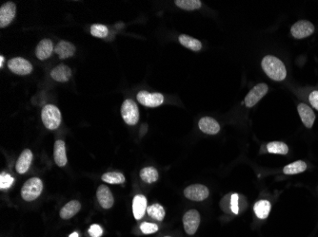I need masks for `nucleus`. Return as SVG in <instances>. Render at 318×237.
Listing matches in <instances>:
<instances>
[{
    "mask_svg": "<svg viewBox=\"0 0 318 237\" xmlns=\"http://www.w3.org/2000/svg\"><path fill=\"white\" fill-rule=\"evenodd\" d=\"M3 64H4V56L1 55V56H0V68L3 67Z\"/></svg>",
    "mask_w": 318,
    "mask_h": 237,
    "instance_id": "e433bc0d",
    "label": "nucleus"
},
{
    "mask_svg": "<svg viewBox=\"0 0 318 237\" xmlns=\"http://www.w3.org/2000/svg\"><path fill=\"white\" fill-rule=\"evenodd\" d=\"M183 225L185 232L189 236H193L200 225V214L196 210H190L184 214Z\"/></svg>",
    "mask_w": 318,
    "mask_h": 237,
    "instance_id": "0eeeda50",
    "label": "nucleus"
},
{
    "mask_svg": "<svg viewBox=\"0 0 318 237\" xmlns=\"http://www.w3.org/2000/svg\"><path fill=\"white\" fill-rule=\"evenodd\" d=\"M52 78L59 83L68 82L72 76V70L66 65H59L51 72Z\"/></svg>",
    "mask_w": 318,
    "mask_h": 237,
    "instance_id": "f3484780",
    "label": "nucleus"
},
{
    "mask_svg": "<svg viewBox=\"0 0 318 237\" xmlns=\"http://www.w3.org/2000/svg\"><path fill=\"white\" fill-rule=\"evenodd\" d=\"M315 32V26L307 20H300L294 24L291 29L292 36L296 39H303L311 36Z\"/></svg>",
    "mask_w": 318,
    "mask_h": 237,
    "instance_id": "9d476101",
    "label": "nucleus"
},
{
    "mask_svg": "<svg viewBox=\"0 0 318 237\" xmlns=\"http://www.w3.org/2000/svg\"><path fill=\"white\" fill-rule=\"evenodd\" d=\"M89 235L92 237H100L103 235V230L99 225H92L89 229Z\"/></svg>",
    "mask_w": 318,
    "mask_h": 237,
    "instance_id": "72a5a7b5",
    "label": "nucleus"
},
{
    "mask_svg": "<svg viewBox=\"0 0 318 237\" xmlns=\"http://www.w3.org/2000/svg\"><path fill=\"white\" fill-rule=\"evenodd\" d=\"M238 202H239V196L237 194H233L231 197V210H232V213L234 214L239 213Z\"/></svg>",
    "mask_w": 318,
    "mask_h": 237,
    "instance_id": "473e14b6",
    "label": "nucleus"
},
{
    "mask_svg": "<svg viewBox=\"0 0 318 237\" xmlns=\"http://www.w3.org/2000/svg\"><path fill=\"white\" fill-rule=\"evenodd\" d=\"M91 35L95 37H98V38H105L108 36L109 31L108 28L105 25H101V24H94L91 27Z\"/></svg>",
    "mask_w": 318,
    "mask_h": 237,
    "instance_id": "c756f323",
    "label": "nucleus"
},
{
    "mask_svg": "<svg viewBox=\"0 0 318 237\" xmlns=\"http://www.w3.org/2000/svg\"><path fill=\"white\" fill-rule=\"evenodd\" d=\"M147 198L142 195H137L133 200V213L135 219L140 220L147 211Z\"/></svg>",
    "mask_w": 318,
    "mask_h": 237,
    "instance_id": "dca6fc26",
    "label": "nucleus"
},
{
    "mask_svg": "<svg viewBox=\"0 0 318 237\" xmlns=\"http://www.w3.org/2000/svg\"><path fill=\"white\" fill-rule=\"evenodd\" d=\"M309 100H310V103L314 107V108H316L318 110V90L313 91L309 96Z\"/></svg>",
    "mask_w": 318,
    "mask_h": 237,
    "instance_id": "f704fd0d",
    "label": "nucleus"
},
{
    "mask_svg": "<svg viewBox=\"0 0 318 237\" xmlns=\"http://www.w3.org/2000/svg\"><path fill=\"white\" fill-rule=\"evenodd\" d=\"M79 237V236H78L77 233H73L72 235H70V237Z\"/></svg>",
    "mask_w": 318,
    "mask_h": 237,
    "instance_id": "4c0bfd02",
    "label": "nucleus"
},
{
    "mask_svg": "<svg viewBox=\"0 0 318 237\" xmlns=\"http://www.w3.org/2000/svg\"></svg>",
    "mask_w": 318,
    "mask_h": 237,
    "instance_id": "58836bf2",
    "label": "nucleus"
},
{
    "mask_svg": "<svg viewBox=\"0 0 318 237\" xmlns=\"http://www.w3.org/2000/svg\"><path fill=\"white\" fill-rule=\"evenodd\" d=\"M140 230L144 235H151V234H155L159 231V226L156 225L154 223L144 222L140 226Z\"/></svg>",
    "mask_w": 318,
    "mask_h": 237,
    "instance_id": "2f4dec72",
    "label": "nucleus"
},
{
    "mask_svg": "<svg viewBox=\"0 0 318 237\" xmlns=\"http://www.w3.org/2000/svg\"><path fill=\"white\" fill-rule=\"evenodd\" d=\"M9 70L18 75H28L33 71V66L28 60L15 57L8 62Z\"/></svg>",
    "mask_w": 318,
    "mask_h": 237,
    "instance_id": "1a4fd4ad",
    "label": "nucleus"
},
{
    "mask_svg": "<svg viewBox=\"0 0 318 237\" xmlns=\"http://www.w3.org/2000/svg\"><path fill=\"white\" fill-rule=\"evenodd\" d=\"M297 110L303 124L308 128H312L316 120V115L313 109H311V107H308L305 104H300L297 107Z\"/></svg>",
    "mask_w": 318,
    "mask_h": 237,
    "instance_id": "2eb2a0df",
    "label": "nucleus"
},
{
    "mask_svg": "<svg viewBox=\"0 0 318 237\" xmlns=\"http://www.w3.org/2000/svg\"><path fill=\"white\" fill-rule=\"evenodd\" d=\"M54 51L60 59H67L74 55L75 52V47L72 43L65 40H61L54 47Z\"/></svg>",
    "mask_w": 318,
    "mask_h": 237,
    "instance_id": "6ab92c4d",
    "label": "nucleus"
},
{
    "mask_svg": "<svg viewBox=\"0 0 318 237\" xmlns=\"http://www.w3.org/2000/svg\"><path fill=\"white\" fill-rule=\"evenodd\" d=\"M147 213L152 218L158 221H162L166 214L164 208L160 204H153L150 207H148Z\"/></svg>",
    "mask_w": 318,
    "mask_h": 237,
    "instance_id": "cd10ccee",
    "label": "nucleus"
},
{
    "mask_svg": "<svg viewBox=\"0 0 318 237\" xmlns=\"http://www.w3.org/2000/svg\"><path fill=\"white\" fill-rule=\"evenodd\" d=\"M174 3L177 7L186 11H195L202 6L200 0H175Z\"/></svg>",
    "mask_w": 318,
    "mask_h": 237,
    "instance_id": "bb28decb",
    "label": "nucleus"
},
{
    "mask_svg": "<svg viewBox=\"0 0 318 237\" xmlns=\"http://www.w3.org/2000/svg\"><path fill=\"white\" fill-rule=\"evenodd\" d=\"M53 156L55 163L59 167H63L67 164L68 158L66 155V144L63 141H56L54 143Z\"/></svg>",
    "mask_w": 318,
    "mask_h": 237,
    "instance_id": "aec40b11",
    "label": "nucleus"
},
{
    "mask_svg": "<svg viewBox=\"0 0 318 237\" xmlns=\"http://www.w3.org/2000/svg\"><path fill=\"white\" fill-rule=\"evenodd\" d=\"M271 205L268 200H259L254 206V211L259 219H266L269 216Z\"/></svg>",
    "mask_w": 318,
    "mask_h": 237,
    "instance_id": "4be33fe9",
    "label": "nucleus"
},
{
    "mask_svg": "<svg viewBox=\"0 0 318 237\" xmlns=\"http://www.w3.org/2000/svg\"><path fill=\"white\" fill-rule=\"evenodd\" d=\"M137 101L144 107H158L164 103V96L161 93H150L148 91H140L137 96Z\"/></svg>",
    "mask_w": 318,
    "mask_h": 237,
    "instance_id": "6e6552de",
    "label": "nucleus"
},
{
    "mask_svg": "<svg viewBox=\"0 0 318 237\" xmlns=\"http://www.w3.org/2000/svg\"><path fill=\"white\" fill-rule=\"evenodd\" d=\"M14 179L8 173L2 172L0 175V189L5 190L10 188L13 183Z\"/></svg>",
    "mask_w": 318,
    "mask_h": 237,
    "instance_id": "7c9ffc66",
    "label": "nucleus"
},
{
    "mask_svg": "<svg viewBox=\"0 0 318 237\" xmlns=\"http://www.w3.org/2000/svg\"><path fill=\"white\" fill-rule=\"evenodd\" d=\"M54 47L53 41L50 39H43L39 42L36 48V55L39 60H46L50 58L53 54Z\"/></svg>",
    "mask_w": 318,
    "mask_h": 237,
    "instance_id": "4468645a",
    "label": "nucleus"
},
{
    "mask_svg": "<svg viewBox=\"0 0 318 237\" xmlns=\"http://www.w3.org/2000/svg\"><path fill=\"white\" fill-rule=\"evenodd\" d=\"M140 178L148 184L155 183L159 180V171L155 167H146L140 171Z\"/></svg>",
    "mask_w": 318,
    "mask_h": 237,
    "instance_id": "5701e85b",
    "label": "nucleus"
},
{
    "mask_svg": "<svg viewBox=\"0 0 318 237\" xmlns=\"http://www.w3.org/2000/svg\"><path fill=\"white\" fill-rule=\"evenodd\" d=\"M179 42L181 45H183L184 47L192 49L194 51H199L202 48V44L199 40L186 35L179 36Z\"/></svg>",
    "mask_w": 318,
    "mask_h": 237,
    "instance_id": "b1692460",
    "label": "nucleus"
},
{
    "mask_svg": "<svg viewBox=\"0 0 318 237\" xmlns=\"http://www.w3.org/2000/svg\"><path fill=\"white\" fill-rule=\"evenodd\" d=\"M33 161V153L29 149H25L24 151L19 156L17 161H16V171L19 174H25Z\"/></svg>",
    "mask_w": 318,
    "mask_h": 237,
    "instance_id": "a211bd4d",
    "label": "nucleus"
},
{
    "mask_svg": "<svg viewBox=\"0 0 318 237\" xmlns=\"http://www.w3.org/2000/svg\"><path fill=\"white\" fill-rule=\"evenodd\" d=\"M261 66L265 73L273 81H283L287 76L285 65L281 60L275 56H265L262 60Z\"/></svg>",
    "mask_w": 318,
    "mask_h": 237,
    "instance_id": "f257e3e1",
    "label": "nucleus"
},
{
    "mask_svg": "<svg viewBox=\"0 0 318 237\" xmlns=\"http://www.w3.org/2000/svg\"><path fill=\"white\" fill-rule=\"evenodd\" d=\"M81 209V204L80 202L77 200H72V201L68 202L60 211V217L62 219H70L72 217H74L76 213H78Z\"/></svg>",
    "mask_w": 318,
    "mask_h": 237,
    "instance_id": "412c9836",
    "label": "nucleus"
},
{
    "mask_svg": "<svg viewBox=\"0 0 318 237\" xmlns=\"http://www.w3.org/2000/svg\"><path fill=\"white\" fill-rule=\"evenodd\" d=\"M41 118L46 128L54 130L58 128L61 123V112L55 106L47 105L42 109Z\"/></svg>",
    "mask_w": 318,
    "mask_h": 237,
    "instance_id": "f03ea898",
    "label": "nucleus"
},
{
    "mask_svg": "<svg viewBox=\"0 0 318 237\" xmlns=\"http://www.w3.org/2000/svg\"><path fill=\"white\" fill-rule=\"evenodd\" d=\"M267 150L270 154L287 155L289 152V147L284 142H271L268 143Z\"/></svg>",
    "mask_w": 318,
    "mask_h": 237,
    "instance_id": "a878e982",
    "label": "nucleus"
},
{
    "mask_svg": "<svg viewBox=\"0 0 318 237\" xmlns=\"http://www.w3.org/2000/svg\"><path fill=\"white\" fill-rule=\"evenodd\" d=\"M43 191V182L40 178H32L27 180L21 189V197L26 201H34Z\"/></svg>",
    "mask_w": 318,
    "mask_h": 237,
    "instance_id": "7ed1b4c3",
    "label": "nucleus"
},
{
    "mask_svg": "<svg viewBox=\"0 0 318 237\" xmlns=\"http://www.w3.org/2000/svg\"><path fill=\"white\" fill-rule=\"evenodd\" d=\"M231 197H232V195L225 196V197L222 198V200H221V207H222V209H223L224 212L226 211V207L231 209ZM231 211H232V210H231Z\"/></svg>",
    "mask_w": 318,
    "mask_h": 237,
    "instance_id": "c9c22d12",
    "label": "nucleus"
},
{
    "mask_svg": "<svg viewBox=\"0 0 318 237\" xmlns=\"http://www.w3.org/2000/svg\"><path fill=\"white\" fill-rule=\"evenodd\" d=\"M268 85L266 83H258L245 97L244 104L247 107H255L257 103L267 94Z\"/></svg>",
    "mask_w": 318,
    "mask_h": 237,
    "instance_id": "423d86ee",
    "label": "nucleus"
},
{
    "mask_svg": "<svg viewBox=\"0 0 318 237\" xmlns=\"http://www.w3.org/2000/svg\"><path fill=\"white\" fill-rule=\"evenodd\" d=\"M198 126L200 130L208 135H215L220 131L219 123L214 118L211 117L200 118L198 122Z\"/></svg>",
    "mask_w": 318,
    "mask_h": 237,
    "instance_id": "ddd939ff",
    "label": "nucleus"
},
{
    "mask_svg": "<svg viewBox=\"0 0 318 237\" xmlns=\"http://www.w3.org/2000/svg\"><path fill=\"white\" fill-rule=\"evenodd\" d=\"M102 180L110 184H123L125 182V177L121 173L109 172L102 176Z\"/></svg>",
    "mask_w": 318,
    "mask_h": 237,
    "instance_id": "c85d7f7f",
    "label": "nucleus"
},
{
    "mask_svg": "<svg viewBox=\"0 0 318 237\" xmlns=\"http://www.w3.org/2000/svg\"><path fill=\"white\" fill-rule=\"evenodd\" d=\"M210 195L209 189L202 184H193L184 190V196L194 201L205 200Z\"/></svg>",
    "mask_w": 318,
    "mask_h": 237,
    "instance_id": "39448f33",
    "label": "nucleus"
},
{
    "mask_svg": "<svg viewBox=\"0 0 318 237\" xmlns=\"http://www.w3.org/2000/svg\"><path fill=\"white\" fill-rule=\"evenodd\" d=\"M16 12V6L13 2H7L0 8V27L6 28L12 23Z\"/></svg>",
    "mask_w": 318,
    "mask_h": 237,
    "instance_id": "9b49d317",
    "label": "nucleus"
},
{
    "mask_svg": "<svg viewBox=\"0 0 318 237\" xmlns=\"http://www.w3.org/2000/svg\"><path fill=\"white\" fill-rule=\"evenodd\" d=\"M121 115L124 121L129 125H135L139 120V110L136 103L131 99L125 100L121 107Z\"/></svg>",
    "mask_w": 318,
    "mask_h": 237,
    "instance_id": "20e7f679",
    "label": "nucleus"
},
{
    "mask_svg": "<svg viewBox=\"0 0 318 237\" xmlns=\"http://www.w3.org/2000/svg\"><path fill=\"white\" fill-rule=\"evenodd\" d=\"M97 198L100 206L104 209H110L112 207L114 199L110 190L106 185H100L97 191Z\"/></svg>",
    "mask_w": 318,
    "mask_h": 237,
    "instance_id": "f8f14e48",
    "label": "nucleus"
},
{
    "mask_svg": "<svg viewBox=\"0 0 318 237\" xmlns=\"http://www.w3.org/2000/svg\"><path fill=\"white\" fill-rule=\"evenodd\" d=\"M307 164L303 160H297L284 167L283 173L286 175H296L306 171Z\"/></svg>",
    "mask_w": 318,
    "mask_h": 237,
    "instance_id": "393cba45",
    "label": "nucleus"
}]
</instances>
